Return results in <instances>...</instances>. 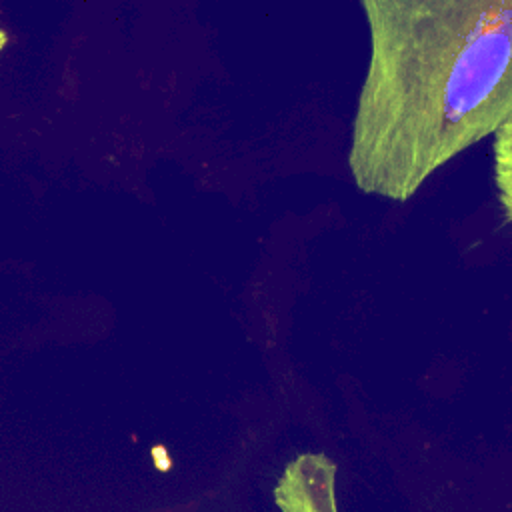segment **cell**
<instances>
[{
	"mask_svg": "<svg viewBox=\"0 0 512 512\" xmlns=\"http://www.w3.org/2000/svg\"><path fill=\"white\" fill-rule=\"evenodd\" d=\"M372 40L348 166L404 202L512 114V0H362Z\"/></svg>",
	"mask_w": 512,
	"mask_h": 512,
	"instance_id": "1",
	"label": "cell"
},
{
	"mask_svg": "<svg viewBox=\"0 0 512 512\" xmlns=\"http://www.w3.org/2000/svg\"><path fill=\"white\" fill-rule=\"evenodd\" d=\"M280 512H340L336 496V464L324 452L292 458L272 490Z\"/></svg>",
	"mask_w": 512,
	"mask_h": 512,
	"instance_id": "2",
	"label": "cell"
},
{
	"mask_svg": "<svg viewBox=\"0 0 512 512\" xmlns=\"http://www.w3.org/2000/svg\"><path fill=\"white\" fill-rule=\"evenodd\" d=\"M510 134L512 122L506 120L496 132L494 140V154H496V188L498 198L502 204V212L506 222L512 218V186H510Z\"/></svg>",
	"mask_w": 512,
	"mask_h": 512,
	"instance_id": "3",
	"label": "cell"
},
{
	"mask_svg": "<svg viewBox=\"0 0 512 512\" xmlns=\"http://www.w3.org/2000/svg\"><path fill=\"white\" fill-rule=\"evenodd\" d=\"M6 40H8V38H6V32H2V30H0V50H2V48H4V44H6Z\"/></svg>",
	"mask_w": 512,
	"mask_h": 512,
	"instance_id": "4",
	"label": "cell"
}]
</instances>
